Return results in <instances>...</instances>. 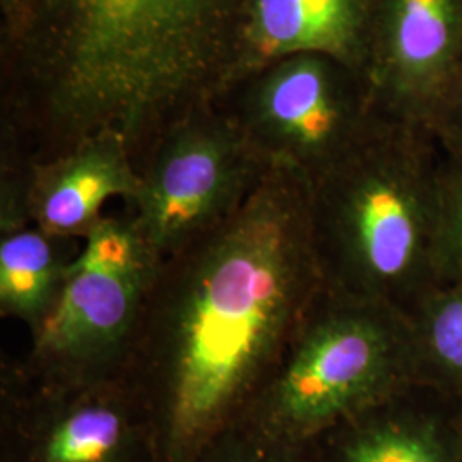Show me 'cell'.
Masks as SVG:
<instances>
[{
    "instance_id": "6da1fadb",
    "label": "cell",
    "mask_w": 462,
    "mask_h": 462,
    "mask_svg": "<svg viewBox=\"0 0 462 462\" xmlns=\"http://www.w3.org/2000/svg\"><path fill=\"white\" fill-rule=\"evenodd\" d=\"M322 286L312 182L286 165L269 166L230 219L160 263L125 366L158 462H194L247 414Z\"/></svg>"
},
{
    "instance_id": "7a4b0ae2",
    "label": "cell",
    "mask_w": 462,
    "mask_h": 462,
    "mask_svg": "<svg viewBox=\"0 0 462 462\" xmlns=\"http://www.w3.org/2000/svg\"><path fill=\"white\" fill-rule=\"evenodd\" d=\"M247 2L24 0L7 144L43 162L116 131L139 168L171 122L228 93Z\"/></svg>"
},
{
    "instance_id": "3957f363",
    "label": "cell",
    "mask_w": 462,
    "mask_h": 462,
    "mask_svg": "<svg viewBox=\"0 0 462 462\" xmlns=\"http://www.w3.org/2000/svg\"><path fill=\"white\" fill-rule=\"evenodd\" d=\"M446 162L427 125L375 106L312 183V247L326 290L413 317L442 281Z\"/></svg>"
},
{
    "instance_id": "277c9868",
    "label": "cell",
    "mask_w": 462,
    "mask_h": 462,
    "mask_svg": "<svg viewBox=\"0 0 462 462\" xmlns=\"http://www.w3.org/2000/svg\"><path fill=\"white\" fill-rule=\"evenodd\" d=\"M414 382L411 320L387 305L322 286L244 418L307 444Z\"/></svg>"
},
{
    "instance_id": "5b68a950",
    "label": "cell",
    "mask_w": 462,
    "mask_h": 462,
    "mask_svg": "<svg viewBox=\"0 0 462 462\" xmlns=\"http://www.w3.org/2000/svg\"><path fill=\"white\" fill-rule=\"evenodd\" d=\"M160 263L129 211L103 216L69 267L57 309L28 353L4 362L34 383H78L125 374Z\"/></svg>"
},
{
    "instance_id": "8992f818",
    "label": "cell",
    "mask_w": 462,
    "mask_h": 462,
    "mask_svg": "<svg viewBox=\"0 0 462 462\" xmlns=\"http://www.w3.org/2000/svg\"><path fill=\"white\" fill-rule=\"evenodd\" d=\"M269 166L231 110L200 106L156 137L127 211L162 263L230 219Z\"/></svg>"
},
{
    "instance_id": "52a82bcc",
    "label": "cell",
    "mask_w": 462,
    "mask_h": 462,
    "mask_svg": "<svg viewBox=\"0 0 462 462\" xmlns=\"http://www.w3.org/2000/svg\"><path fill=\"white\" fill-rule=\"evenodd\" d=\"M0 462H158L148 408L127 375L34 383L0 368Z\"/></svg>"
},
{
    "instance_id": "ba28073f",
    "label": "cell",
    "mask_w": 462,
    "mask_h": 462,
    "mask_svg": "<svg viewBox=\"0 0 462 462\" xmlns=\"http://www.w3.org/2000/svg\"><path fill=\"white\" fill-rule=\"evenodd\" d=\"M375 112L362 74L320 53H298L248 81L231 110L271 165L314 183L364 133Z\"/></svg>"
},
{
    "instance_id": "9c48e42d",
    "label": "cell",
    "mask_w": 462,
    "mask_h": 462,
    "mask_svg": "<svg viewBox=\"0 0 462 462\" xmlns=\"http://www.w3.org/2000/svg\"><path fill=\"white\" fill-rule=\"evenodd\" d=\"M462 67V0H374L365 79L375 106L429 125Z\"/></svg>"
},
{
    "instance_id": "30bf717a",
    "label": "cell",
    "mask_w": 462,
    "mask_h": 462,
    "mask_svg": "<svg viewBox=\"0 0 462 462\" xmlns=\"http://www.w3.org/2000/svg\"><path fill=\"white\" fill-rule=\"evenodd\" d=\"M374 0H248L228 91L286 57L320 53L362 74Z\"/></svg>"
},
{
    "instance_id": "8fae6325",
    "label": "cell",
    "mask_w": 462,
    "mask_h": 462,
    "mask_svg": "<svg viewBox=\"0 0 462 462\" xmlns=\"http://www.w3.org/2000/svg\"><path fill=\"white\" fill-rule=\"evenodd\" d=\"M21 163L33 225L67 240L83 242L108 200L124 199L129 206L141 187L131 146L116 131L95 134L49 160Z\"/></svg>"
},
{
    "instance_id": "7c38bea8",
    "label": "cell",
    "mask_w": 462,
    "mask_h": 462,
    "mask_svg": "<svg viewBox=\"0 0 462 462\" xmlns=\"http://www.w3.org/2000/svg\"><path fill=\"white\" fill-rule=\"evenodd\" d=\"M303 462H462L454 399L418 380L314 437Z\"/></svg>"
},
{
    "instance_id": "4fadbf2b",
    "label": "cell",
    "mask_w": 462,
    "mask_h": 462,
    "mask_svg": "<svg viewBox=\"0 0 462 462\" xmlns=\"http://www.w3.org/2000/svg\"><path fill=\"white\" fill-rule=\"evenodd\" d=\"M83 242L53 236L32 221L0 226V315L34 336L59 305Z\"/></svg>"
},
{
    "instance_id": "5bb4252c",
    "label": "cell",
    "mask_w": 462,
    "mask_h": 462,
    "mask_svg": "<svg viewBox=\"0 0 462 462\" xmlns=\"http://www.w3.org/2000/svg\"><path fill=\"white\" fill-rule=\"evenodd\" d=\"M418 380L447 394L462 387V280H444L413 317Z\"/></svg>"
},
{
    "instance_id": "9a60e30c",
    "label": "cell",
    "mask_w": 462,
    "mask_h": 462,
    "mask_svg": "<svg viewBox=\"0 0 462 462\" xmlns=\"http://www.w3.org/2000/svg\"><path fill=\"white\" fill-rule=\"evenodd\" d=\"M305 446L242 418L209 440L194 462H303Z\"/></svg>"
},
{
    "instance_id": "2e32d148",
    "label": "cell",
    "mask_w": 462,
    "mask_h": 462,
    "mask_svg": "<svg viewBox=\"0 0 462 462\" xmlns=\"http://www.w3.org/2000/svg\"><path fill=\"white\" fill-rule=\"evenodd\" d=\"M442 281L462 280V163L447 154L442 173Z\"/></svg>"
},
{
    "instance_id": "e0dca14e",
    "label": "cell",
    "mask_w": 462,
    "mask_h": 462,
    "mask_svg": "<svg viewBox=\"0 0 462 462\" xmlns=\"http://www.w3.org/2000/svg\"><path fill=\"white\" fill-rule=\"evenodd\" d=\"M430 131L452 158L462 156V67L429 120Z\"/></svg>"
},
{
    "instance_id": "ac0fdd59",
    "label": "cell",
    "mask_w": 462,
    "mask_h": 462,
    "mask_svg": "<svg viewBox=\"0 0 462 462\" xmlns=\"http://www.w3.org/2000/svg\"><path fill=\"white\" fill-rule=\"evenodd\" d=\"M24 0H0L2 9V26H4V40L7 42L16 30L17 21L21 17Z\"/></svg>"
},
{
    "instance_id": "d6986e66",
    "label": "cell",
    "mask_w": 462,
    "mask_h": 462,
    "mask_svg": "<svg viewBox=\"0 0 462 462\" xmlns=\"http://www.w3.org/2000/svg\"><path fill=\"white\" fill-rule=\"evenodd\" d=\"M452 399H454L456 420H457V425H459V430H461L462 433V387L457 391V393H454V394H452Z\"/></svg>"
},
{
    "instance_id": "ffe728a7",
    "label": "cell",
    "mask_w": 462,
    "mask_h": 462,
    "mask_svg": "<svg viewBox=\"0 0 462 462\" xmlns=\"http://www.w3.org/2000/svg\"><path fill=\"white\" fill-rule=\"evenodd\" d=\"M450 158H452V156H450ZM454 160H457V162H459V163H462V156H461V158H454Z\"/></svg>"
}]
</instances>
